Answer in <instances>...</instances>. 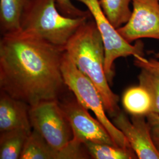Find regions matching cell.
<instances>
[{
    "label": "cell",
    "instance_id": "cell-4",
    "mask_svg": "<svg viewBox=\"0 0 159 159\" xmlns=\"http://www.w3.org/2000/svg\"><path fill=\"white\" fill-rule=\"evenodd\" d=\"M61 67L66 86L85 108L90 110L96 115L97 119L108 131L116 145L131 148L123 133L108 119L101 94L96 85L75 66L66 51Z\"/></svg>",
    "mask_w": 159,
    "mask_h": 159
},
{
    "label": "cell",
    "instance_id": "cell-15",
    "mask_svg": "<svg viewBox=\"0 0 159 159\" xmlns=\"http://www.w3.org/2000/svg\"><path fill=\"white\" fill-rule=\"evenodd\" d=\"M83 145L89 156L93 159H138L136 154L132 148L89 142L84 143Z\"/></svg>",
    "mask_w": 159,
    "mask_h": 159
},
{
    "label": "cell",
    "instance_id": "cell-1",
    "mask_svg": "<svg viewBox=\"0 0 159 159\" xmlns=\"http://www.w3.org/2000/svg\"><path fill=\"white\" fill-rule=\"evenodd\" d=\"M64 52V48L21 30L2 35L1 91L30 106L59 100L66 86L61 67Z\"/></svg>",
    "mask_w": 159,
    "mask_h": 159
},
{
    "label": "cell",
    "instance_id": "cell-12",
    "mask_svg": "<svg viewBox=\"0 0 159 159\" xmlns=\"http://www.w3.org/2000/svg\"><path fill=\"white\" fill-rule=\"evenodd\" d=\"M20 159H65V156L62 150L51 147L33 129L25 143Z\"/></svg>",
    "mask_w": 159,
    "mask_h": 159
},
{
    "label": "cell",
    "instance_id": "cell-7",
    "mask_svg": "<svg viewBox=\"0 0 159 159\" xmlns=\"http://www.w3.org/2000/svg\"><path fill=\"white\" fill-rule=\"evenodd\" d=\"M130 17L117 29L129 43L142 39L159 40V0H131Z\"/></svg>",
    "mask_w": 159,
    "mask_h": 159
},
{
    "label": "cell",
    "instance_id": "cell-20",
    "mask_svg": "<svg viewBox=\"0 0 159 159\" xmlns=\"http://www.w3.org/2000/svg\"><path fill=\"white\" fill-rule=\"evenodd\" d=\"M134 58V64L137 67L159 73V60L155 58L147 59L144 56H138Z\"/></svg>",
    "mask_w": 159,
    "mask_h": 159
},
{
    "label": "cell",
    "instance_id": "cell-3",
    "mask_svg": "<svg viewBox=\"0 0 159 159\" xmlns=\"http://www.w3.org/2000/svg\"><path fill=\"white\" fill-rule=\"evenodd\" d=\"M89 19L64 15L58 10L56 0H31L21 17V30L64 48Z\"/></svg>",
    "mask_w": 159,
    "mask_h": 159
},
{
    "label": "cell",
    "instance_id": "cell-18",
    "mask_svg": "<svg viewBox=\"0 0 159 159\" xmlns=\"http://www.w3.org/2000/svg\"><path fill=\"white\" fill-rule=\"evenodd\" d=\"M57 7L60 12L66 16L70 17H91L90 12L84 11L74 6L71 0H56Z\"/></svg>",
    "mask_w": 159,
    "mask_h": 159
},
{
    "label": "cell",
    "instance_id": "cell-11",
    "mask_svg": "<svg viewBox=\"0 0 159 159\" xmlns=\"http://www.w3.org/2000/svg\"><path fill=\"white\" fill-rule=\"evenodd\" d=\"M31 0H0V27L2 35L21 30V20Z\"/></svg>",
    "mask_w": 159,
    "mask_h": 159
},
{
    "label": "cell",
    "instance_id": "cell-2",
    "mask_svg": "<svg viewBox=\"0 0 159 159\" xmlns=\"http://www.w3.org/2000/svg\"><path fill=\"white\" fill-rule=\"evenodd\" d=\"M64 50L80 71L91 80L100 92L106 112H119V97L110 87L104 70L105 50L102 36L93 20L83 24L71 37Z\"/></svg>",
    "mask_w": 159,
    "mask_h": 159
},
{
    "label": "cell",
    "instance_id": "cell-16",
    "mask_svg": "<svg viewBox=\"0 0 159 159\" xmlns=\"http://www.w3.org/2000/svg\"><path fill=\"white\" fill-rule=\"evenodd\" d=\"M105 15L116 29L125 25L130 17L131 0H98Z\"/></svg>",
    "mask_w": 159,
    "mask_h": 159
},
{
    "label": "cell",
    "instance_id": "cell-13",
    "mask_svg": "<svg viewBox=\"0 0 159 159\" xmlns=\"http://www.w3.org/2000/svg\"><path fill=\"white\" fill-rule=\"evenodd\" d=\"M124 108L131 116H146L152 112V102L148 91L140 85L132 87L122 98Z\"/></svg>",
    "mask_w": 159,
    "mask_h": 159
},
{
    "label": "cell",
    "instance_id": "cell-6",
    "mask_svg": "<svg viewBox=\"0 0 159 159\" xmlns=\"http://www.w3.org/2000/svg\"><path fill=\"white\" fill-rule=\"evenodd\" d=\"M30 120L51 147L60 150L73 139V133L58 100H48L30 106Z\"/></svg>",
    "mask_w": 159,
    "mask_h": 159
},
{
    "label": "cell",
    "instance_id": "cell-17",
    "mask_svg": "<svg viewBox=\"0 0 159 159\" xmlns=\"http://www.w3.org/2000/svg\"><path fill=\"white\" fill-rule=\"evenodd\" d=\"M139 85L148 91L152 102V112L159 114V73L141 68Z\"/></svg>",
    "mask_w": 159,
    "mask_h": 159
},
{
    "label": "cell",
    "instance_id": "cell-21",
    "mask_svg": "<svg viewBox=\"0 0 159 159\" xmlns=\"http://www.w3.org/2000/svg\"><path fill=\"white\" fill-rule=\"evenodd\" d=\"M154 58H155L157 60H159V51L157 52H155L154 54Z\"/></svg>",
    "mask_w": 159,
    "mask_h": 159
},
{
    "label": "cell",
    "instance_id": "cell-9",
    "mask_svg": "<svg viewBox=\"0 0 159 159\" xmlns=\"http://www.w3.org/2000/svg\"><path fill=\"white\" fill-rule=\"evenodd\" d=\"M113 124L123 133L138 159H159L145 116H131L130 120L120 111L113 117Z\"/></svg>",
    "mask_w": 159,
    "mask_h": 159
},
{
    "label": "cell",
    "instance_id": "cell-5",
    "mask_svg": "<svg viewBox=\"0 0 159 159\" xmlns=\"http://www.w3.org/2000/svg\"><path fill=\"white\" fill-rule=\"evenodd\" d=\"M83 4L90 12L102 36L105 50L104 70L109 83L113 77L114 61L120 57L144 56L141 41L132 45L123 39L105 15L98 0H75Z\"/></svg>",
    "mask_w": 159,
    "mask_h": 159
},
{
    "label": "cell",
    "instance_id": "cell-19",
    "mask_svg": "<svg viewBox=\"0 0 159 159\" xmlns=\"http://www.w3.org/2000/svg\"><path fill=\"white\" fill-rule=\"evenodd\" d=\"M154 145L159 152V114L150 112L146 116Z\"/></svg>",
    "mask_w": 159,
    "mask_h": 159
},
{
    "label": "cell",
    "instance_id": "cell-8",
    "mask_svg": "<svg viewBox=\"0 0 159 159\" xmlns=\"http://www.w3.org/2000/svg\"><path fill=\"white\" fill-rule=\"evenodd\" d=\"M59 104L71 125L74 139L82 144L89 142L116 146L99 120L94 119L75 97Z\"/></svg>",
    "mask_w": 159,
    "mask_h": 159
},
{
    "label": "cell",
    "instance_id": "cell-10",
    "mask_svg": "<svg viewBox=\"0 0 159 159\" xmlns=\"http://www.w3.org/2000/svg\"><path fill=\"white\" fill-rule=\"evenodd\" d=\"M30 106L1 91L0 132L24 129L31 131L30 120Z\"/></svg>",
    "mask_w": 159,
    "mask_h": 159
},
{
    "label": "cell",
    "instance_id": "cell-14",
    "mask_svg": "<svg viewBox=\"0 0 159 159\" xmlns=\"http://www.w3.org/2000/svg\"><path fill=\"white\" fill-rule=\"evenodd\" d=\"M31 131L16 129L1 132L0 159H20L25 143Z\"/></svg>",
    "mask_w": 159,
    "mask_h": 159
}]
</instances>
